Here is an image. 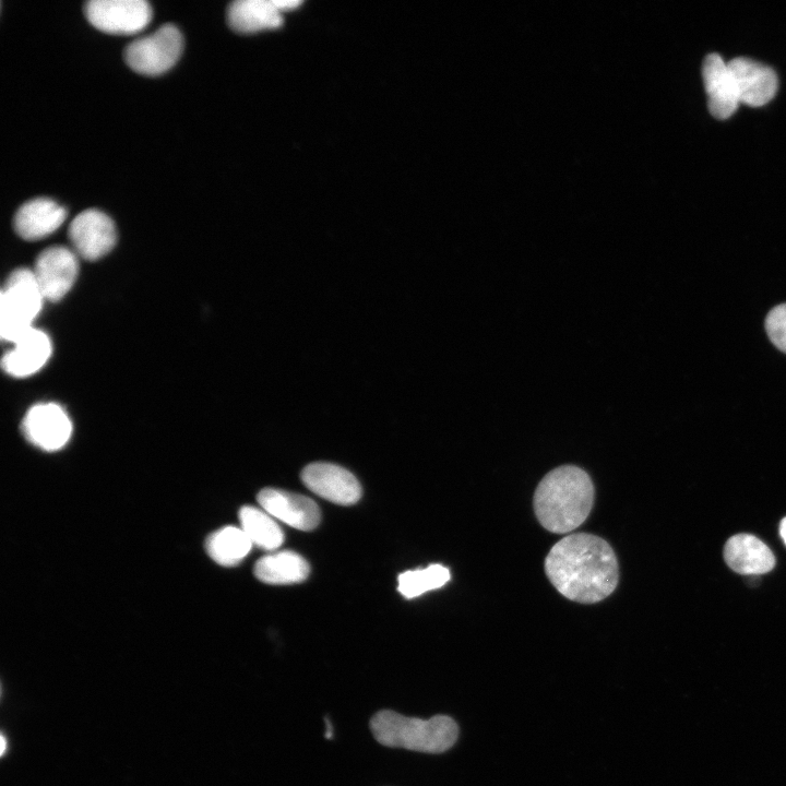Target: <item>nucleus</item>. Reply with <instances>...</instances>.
Returning a JSON list of instances; mask_svg holds the SVG:
<instances>
[{"label": "nucleus", "mask_w": 786, "mask_h": 786, "mask_svg": "<svg viewBox=\"0 0 786 786\" xmlns=\"http://www.w3.org/2000/svg\"><path fill=\"white\" fill-rule=\"evenodd\" d=\"M545 572L561 595L581 604L605 599L619 581L612 548L588 533L570 534L555 544L545 559Z\"/></svg>", "instance_id": "nucleus-1"}, {"label": "nucleus", "mask_w": 786, "mask_h": 786, "mask_svg": "<svg viewBox=\"0 0 786 786\" xmlns=\"http://www.w3.org/2000/svg\"><path fill=\"white\" fill-rule=\"evenodd\" d=\"M594 503V486L588 474L574 465L549 472L534 493L535 514L547 531H574L588 516Z\"/></svg>", "instance_id": "nucleus-2"}, {"label": "nucleus", "mask_w": 786, "mask_h": 786, "mask_svg": "<svg viewBox=\"0 0 786 786\" xmlns=\"http://www.w3.org/2000/svg\"><path fill=\"white\" fill-rule=\"evenodd\" d=\"M370 729L374 739L385 747L425 753H442L452 748L458 737L456 722L442 714L421 719L382 710L371 717Z\"/></svg>", "instance_id": "nucleus-3"}, {"label": "nucleus", "mask_w": 786, "mask_h": 786, "mask_svg": "<svg viewBox=\"0 0 786 786\" xmlns=\"http://www.w3.org/2000/svg\"><path fill=\"white\" fill-rule=\"evenodd\" d=\"M45 300L33 270H14L1 291L0 334L13 343L29 330Z\"/></svg>", "instance_id": "nucleus-4"}, {"label": "nucleus", "mask_w": 786, "mask_h": 786, "mask_svg": "<svg viewBox=\"0 0 786 786\" xmlns=\"http://www.w3.org/2000/svg\"><path fill=\"white\" fill-rule=\"evenodd\" d=\"M182 50V36L171 23L162 24L150 34L130 41L124 50L126 63L135 72L156 75L167 71Z\"/></svg>", "instance_id": "nucleus-5"}, {"label": "nucleus", "mask_w": 786, "mask_h": 786, "mask_svg": "<svg viewBox=\"0 0 786 786\" xmlns=\"http://www.w3.org/2000/svg\"><path fill=\"white\" fill-rule=\"evenodd\" d=\"M86 20L96 28L111 34H134L152 19L145 0H90L84 4Z\"/></svg>", "instance_id": "nucleus-6"}, {"label": "nucleus", "mask_w": 786, "mask_h": 786, "mask_svg": "<svg viewBox=\"0 0 786 786\" xmlns=\"http://www.w3.org/2000/svg\"><path fill=\"white\" fill-rule=\"evenodd\" d=\"M68 237L76 254L86 260H97L114 248L117 233L106 213L86 209L71 221Z\"/></svg>", "instance_id": "nucleus-7"}, {"label": "nucleus", "mask_w": 786, "mask_h": 786, "mask_svg": "<svg viewBox=\"0 0 786 786\" xmlns=\"http://www.w3.org/2000/svg\"><path fill=\"white\" fill-rule=\"evenodd\" d=\"M76 254L62 246L43 250L36 258L33 273L45 300H60L73 286L78 276Z\"/></svg>", "instance_id": "nucleus-8"}, {"label": "nucleus", "mask_w": 786, "mask_h": 786, "mask_svg": "<svg viewBox=\"0 0 786 786\" xmlns=\"http://www.w3.org/2000/svg\"><path fill=\"white\" fill-rule=\"evenodd\" d=\"M22 431L33 445L50 452L67 444L72 433V424L59 405L37 404L23 418Z\"/></svg>", "instance_id": "nucleus-9"}, {"label": "nucleus", "mask_w": 786, "mask_h": 786, "mask_svg": "<svg viewBox=\"0 0 786 786\" xmlns=\"http://www.w3.org/2000/svg\"><path fill=\"white\" fill-rule=\"evenodd\" d=\"M301 479L312 492L336 504H354L361 496L357 478L332 463L309 464L302 469Z\"/></svg>", "instance_id": "nucleus-10"}, {"label": "nucleus", "mask_w": 786, "mask_h": 786, "mask_svg": "<svg viewBox=\"0 0 786 786\" xmlns=\"http://www.w3.org/2000/svg\"><path fill=\"white\" fill-rule=\"evenodd\" d=\"M727 63L740 104L760 107L775 96L778 80L773 69L746 57L735 58Z\"/></svg>", "instance_id": "nucleus-11"}, {"label": "nucleus", "mask_w": 786, "mask_h": 786, "mask_svg": "<svg viewBox=\"0 0 786 786\" xmlns=\"http://www.w3.org/2000/svg\"><path fill=\"white\" fill-rule=\"evenodd\" d=\"M259 504L270 515L300 531H311L321 519L317 503L310 498L274 488L261 490Z\"/></svg>", "instance_id": "nucleus-12"}, {"label": "nucleus", "mask_w": 786, "mask_h": 786, "mask_svg": "<svg viewBox=\"0 0 786 786\" xmlns=\"http://www.w3.org/2000/svg\"><path fill=\"white\" fill-rule=\"evenodd\" d=\"M702 78L712 116L719 120L733 116L740 102L728 63L717 53L707 55L702 64Z\"/></svg>", "instance_id": "nucleus-13"}, {"label": "nucleus", "mask_w": 786, "mask_h": 786, "mask_svg": "<svg viewBox=\"0 0 786 786\" xmlns=\"http://www.w3.org/2000/svg\"><path fill=\"white\" fill-rule=\"evenodd\" d=\"M67 210L50 198L38 196L24 202L13 216L16 234L25 240L41 239L63 223Z\"/></svg>", "instance_id": "nucleus-14"}, {"label": "nucleus", "mask_w": 786, "mask_h": 786, "mask_svg": "<svg viewBox=\"0 0 786 786\" xmlns=\"http://www.w3.org/2000/svg\"><path fill=\"white\" fill-rule=\"evenodd\" d=\"M1 360L2 369L13 377H27L37 372L51 354V343L47 334L31 327L13 342Z\"/></svg>", "instance_id": "nucleus-15"}, {"label": "nucleus", "mask_w": 786, "mask_h": 786, "mask_svg": "<svg viewBox=\"0 0 786 786\" xmlns=\"http://www.w3.org/2000/svg\"><path fill=\"white\" fill-rule=\"evenodd\" d=\"M724 558L730 569L745 575L763 574L775 565L771 549L749 534H738L729 538L724 547Z\"/></svg>", "instance_id": "nucleus-16"}, {"label": "nucleus", "mask_w": 786, "mask_h": 786, "mask_svg": "<svg viewBox=\"0 0 786 786\" xmlns=\"http://www.w3.org/2000/svg\"><path fill=\"white\" fill-rule=\"evenodd\" d=\"M227 22L236 32L253 33L281 26L283 11L276 0H237L228 5Z\"/></svg>", "instance_id": "nucleus-17"}, {"label": "nucleus", "mask_w": 786, "mask_h": 786, "mask_svg": "<svg viewBox=\"0 0 786 786\" xmlns=\"http://www.w3.org/2000/svg\"><path fill=\"white\" fill-rule=\"evenodd\" d=\"M310 572L308 562L298 553L284 550L260 558L255 576L267 584H293L305 581Z\"/></svg>", "instance_id": "nucleus-18"}, {"label": "nucleus", "mask_w": 786, "mask_h": 786, "mask_svg": "<svg viewBox=\"0 0 786 786\" xmlns=\"http://www.w3.org/2000/svg\"><path fill=\"white\" fill-rule=\"evenodd\" d=\"M252 543L241 527L225 526L211 534L205 541L209 556L218 564L231 567L250 551Z\"/></svg>", "instance_id": "nucleus-19"}, {"label": "nucleus", "mask_w": 786, "mask_h": 786, "mask_svg": "<svg viewBox=\"0 0 786 786\" xmlns=\"http://www.w3.org/2000/svg\"><path fill=\"white\" fill-rule=\"evenodd\" d=\"M238 516L241 528L252 545L264 550H275L283 544L284 534L281 527L263 509L245 505L239 510Z\"/></svg>", "instance_id": "nucleus-20"}, {"label": "nucleus", "mask_w": 786, "mask_h": 786, "mask_svg": "<svg viewBox=\"0 0 786 786\" xmlns=\"http://www.w3.org/2000/svg\"><path fill=\"white\" fill-rule=\"evenodd\" d=\"M450 580V571L441 564L406 571L398 576V592L405 598L417 597L428 591L442 587Z\"/></svg>", "instance_id": "nucleus-21"}, {"label": "nucleus", "mask_w": 786, "mask_h": 786, "mask_svg": "<svg viewBox=\"0 0 786 786\" xmlns=\"http://www.w3.org/2000/svg\"><path fill=\"white\" fill-rule=\"evenodd\" d=\"M765 330L771 342L786 353V303H781L769 312Z\"/></svg>", "instance_id": "nucleus-22"}, {"label": "nucleus", "mask_w": 786, "mask_h": 786, "mask_svg": "<svg viewBox=\"0 0 786 786\" xmlns=\"http://www.w3.org/2000/svg\"><path fill=\"white\" fill-rule=\"evenodd\" d=\"M276 3L278 5V8L284 12L286 10H290V9L298 7L301 3V1H299V0H276Z\"/></svg>", "instance_id": "nucleus-23"}, {"label": "nucleus", "mask_w": 786, "mask_h": 786, "mask_svg": "<svg viewBox=\"0 0 786 786\" xmlns=\"http://www.w3.org/2000/svg\"><path fill=\"white\" fill-rule=\"evenodd\" d=\"M779 534L786 545V517H784L781 522Z\"/></svg>", "instance_id": "nucleus-24"}, {"label": "nucleus", "mask_w": 786, "mask_h": 786, "mask_svg": "<svg viewBox=\"0 0 786 786\" xmlns=\"http://www.w3.org/2000/svg\"><path fill=\"white\" fill-rule=\"evenodd\" d=\"M324 720H325L326 727H327V729L325 731V738L331 739L333 737V727L326 717L324 718Z\"/></svg>", "instance_id": "nucleus-25"}]
</instances>
